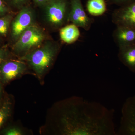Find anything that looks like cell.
Listing matches in <instances>:
<instances>
[{"instance_id": "20", "label": "cell", "mask_w": 135, "mask_h": 135, "mask_svg": "<svg viewBox=\"0 0 135 135\" xmlns=\"http://www.w3.org/2000/svg\"><path fill=\"white\" fill-rule=\"evenodd\" d=\"M35 5L40 7H44L50 0H32Z\"/></svg>"}, {"instance_id": "8", "label": "cell", "mask_w": 135, "mask_h": 135, "mask_svg": "<svg viewBox=\"0 0 135 135\" xmlns=\"http://www.w3.org/2000/svg\"><path fill=\"white\" fill-rule=\"evenodd\" d=\"M112 21L116 26H120L135 29V1L115 10Z\"/></svg>"}, {"instance_id": "17", "label": "cell", "mask_w": 135, "mask_h": 135, "mask_svg": "<svg viewBox=\"0 0 135 135\" xmlns=\"http://www.w3.org/2000/svg\"><path fill=\"white\" fill-rule=\"evenodd\" d=\"M9 11V6L5 0H0V17L7 15Z\"/></svg>"}, {"instance_id": "11", "label": "cell", "mask_w": 135, "mask_h": 135, "mask_svg": "<svg viewBox=\"0 0 135 135\" xmlns=\"http://www.w3.org/2000/svg\"><path fill=\"white\" fill-rule=\"evenodd\" d=\"M118 57L131 71L135 73V44L119 48Z\"/></svg>"}, {"instance_id": "5", "label": "cell", "mask_w": 135, "mask_h": 135, "mask_svg": "<svg viewBox=\"0 0 135 135\" xmlns=\"http://www.w3.org/2000/svg\"><path fill=\"white\" fill-rule=\"evenodd\" d=\"M118 135H135V95L126 99L121 110Z\"/></svg>"}, {"instance_id": "6", "label": "cell", "mask_w": 135, "mask_h": 135, "mask_svg": "<svg viewBox=\"0 0 135 135\" xmlns=\"http://www.w3.org/2000/svg\"><path fill=\"white\" fill-rule=\"evenodd\" d=\"M33 11L31 8L28 5L22 8L11 22L10 27L12 38L17 41L25 30L33 24Z\"/></svg>"}, {"instance_id": "19", "label": "cell", "mask_w": 135, "mask_h": 135, "mask_svg": "<svg viewBox=\"0 0 135 135\" xmlns=\"http://www.w3.org/2000/svg\"><path fill=\"white\" fill-rule=\"evenodd\" d=\"M5 134L7 135H21L23 134V133L18 128H12L6 131Z\"/></svg>"}, {"instance_id": "1", "label": "cell", "mask_w": 135, "mask_h": 135, "mask_svg": "<svg viewBox=\"0 0 135 135\" xmlns=\"http://www.w3.org/2000/svg\"><path fill=\"white\" fill-rule=\"evenodd\" d=\"M64 104L59 118V129L61 134L116 135L113 109L81 97Z\"/></svg>"}, {"instance_id": "7", "label": "cell", "mask_w": 135, "mask_h": 135, "mask_svg": "<svg viewBox=\"0 0 135 135\" xmlns=\"http://www.w3.org/2000/svg\"><path fill=\"white\" fill-rule=\"evenodd\" d=\"M68 21L87 31L91 28L93 22L85 12L81 0H70Z\"/></svg>"}, {"instance_id": "22", "label": "cell", "mask_w": 135, "mask_h": 135, "mask_svg": "<svg viewBox=\"0 0 135 135\" xmlns=\"http://www.w3.org/2000/svg\"><path fill=\"white\" fill-rule=\"evenodd\" d=\"M1 84H0V93H1Z\"/></svg>"}, {"instance_id": "10", "label": "cell", "mask_w": 135, "mask_h": 135, "mask_svg": "<svg viewBox=\"0 0 135 135\" xmlns=\"http://www.w3.org/2000/svg\"><path fill=\"white\" fill-rule=\"evenodd\" d=\"M113 38L119 48L134 44L135 29L118 26L114 31Z\"/></svg>"}, {"instance_id": "3", "label": "cell", "mask_w": 135, "mask_h": 135, "mask_svg": "<svg viewBox=\"0 0 135 135\" xmlns=\"http://www.w3.org/2000/svg\"><path fill=\"white\" fill-rule=\"evenodd\" d=\"M70 1L68 0H50L44 6L46 19L49 23L56 28H60L68 21V7Z\"/></svg>"}, {"instance_id": "18", "label": "cell", "mask_w": 135, "mask_h": 135, "mask_svg": "<svg viewBox=\"0 0 135 135\" xmlns=\"http://www.w3.org/2000/svg\"><path fill=\"white\" fill-rule=\"evenodd\" d=\"M135 0H107L111 4H114L121 7L133 2Z\"/></svg>"}, {"instance_id": "12", "label": "cell", "mask_w": 135, "mask_h": 135, "mask_svg": "<svg viewBox=\"0 0 135 135\" xmlns=\"http://www.w3.org/2000/svg\"><path fill=\"white\" fill-rule=\"evenodd\" d=\"M60 39L66 43L72 44L79 39L80 32L79 27L74 24L67 25L60 29Z\"/></svg>"}, {"instance_id": "14", "label": "cell", "mask_w": 135, "mask_h": 135, "mask_svg": "<svg viewBox=\"0 0 135 135\" xmlns=\"http://www.w3.org/2000/svg\"><path fill=\"white\" fill-rule=\"evenodd\" d=\"M12 20V17L11 15L7 14L0 17V35L6 36L11 25Z\"/></svg>"}, {"instance_id": "15", "label": "cell", "mask_w": 135, "mask_h": 135, "mask_svg": "<svg viewBox=\"0 0 135 135\" xmlns=\"http://www.w3.org/2000/svg\"><path fill=\"white\" fill-rule=\"evenodd\" d=\"M10 110V105L8 103H5L0 109V128L9 115Z\"/></svg>"}, {"instance_id": "9", "label": "cell", "mask_w": 135, "mask_h": 135, "mask_svg": "<svg viewBox=\"0 0 135 135\" xmlns=\"http://www.w3.org/2000/svg\"><path fill=\"white\" fill-rule=\"evenodd\" d=\"M26 68L25 63L21 61L3 62L0 64V77L4 82H8L23 73Z\"/></svg>"}, {"instance_id": "21", "label": "cell", "mask_w": 135, "mask_h": 135, "mask_svg": "<svg viewBox=\"0 0 135 135\" xmlns=\"http://www.w3.org/2000/svg\"><path fill=\"white\" fill-rule=\"evenodd\" d=\"M6 53V49L5 47L0 49V62H2L5 57Z\"/></svg>"}, {"instance_id": "16", "label": "cell", "mask_w": 135, "mask_h": 135, "mask_svg": "<svg viewBox=\"0 0 135 135\" xmlns=\"http://www.w3.org/2000/svg\"><path fill=\"white\" fill-rule=\"evenodd\" d=\"M9 6L15 7L22 8L28 5L31 0H5Z\"/></svg>"}, {"instance_id": "13", "label": "cell", "mask_w": 135, "mask_h": 135, "mask_svg": "<svg viewBox=\"0 0 135 135\" xmlns=\"http://www.w3.org/2000/svg\"><path fill=\"white\" fill-rule=\"evenodd\" d=\"M86 8L90 15L94 16H99L106 12V1L105 0H88Z\"/></svg>"}, {"instance_id": "2", "label": "cell", "mask_w": 135, "mask_h": 135, "mask_svg": "<svg viewBox=\"0 0 135 135\" xmlns=\"http://www.w3.org/2000/svg\"><path fill=\"white\" fill-rule=\"evenodd\" d=\"M59 49L56 45L47 44L27 54L23 59L28 62L38 76L41 77L53 63Z\"/></svg>"}, {"instance_id": "4", "label": "cell", "mask_w": 135, "mask_h": 135, "mask_svg": "<svg viewBox=\"0 0 135 135\" xmlns=\"http://www.w3.org/2000/svg\"><path fill=\"white\" fill-rule=\"evenodd\" d=\"M44 38L45 35L41 29L33 24L22 33L13 46V49L18 52L27 51L40 45Z\"/></svg>"}]
</instances>
